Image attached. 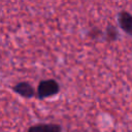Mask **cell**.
Instances as JSON below:
<instances>
[{"label":"cell","mask_w":132,"mask_h":132,"mask_svg":"<svg viewBox=\"0 0 132 132\" xmlns=\"http://www.w3.org/2000/svg\"><path fill=\"white\" fill-rule=\"evenodd\" d=\"M60 91V86L57 80L50 78V79H43L39 82L37 87L36 96L39 99H44L48 97H53L57 95Z\"/></svg>","instance_id":"obj_1"},{"label":"cell","mask_w":132,"mask_h":132,"mask_svg":"<svg viewBox=\"0 0 132 132\" xmlns=\"http://www.w3.org/2000/svg\"><path fill=\"white\" fill-rule=\"evenodd\" d=\"M12 91L24 98H32L36 96V91L32 87V85L27 81L18 82L16 85L12 87Z\"/></svg>","instance_id":"obj_2"},{"label":"cell","mask_w":132,"mask_h":132,"mask_svg":"<svg viewBox=\"0 0 132 132\" xmlns=\"http://www.w3.org/2000/svg\"><path fill=\"white\" fill-rule=\"evenodd\" d=\"M118 21L121 29L125 33L132 36V14L126 10H122L119 13Z\"/></svg>","instance_id":"obj_3"},{"label":"cell","mask_w":132,"mask_h":132,"mask_svg":"<svg viewBox=\"0 0 132 132\" xmlns=\"http://www.w3.org/2000/svg\"><path fill=\"white\" fill-rule=\"evenodd\" d=\"M27 132H62V127L58 124H36L29 127Z\"/></svg>","instance_id":"obj_4"},{"label":"cell","mask_w":132,"mask_h":132,"mask_svg":"<svg viewBox=\"0 0 132 132\" xmlns=\"http://www.w3.org/2000/svg\"><path fill=\"white\" fill-rule=\"evenodd\" d=\"M118 30L116 29L114 26H107L106 28V31H105V39L108 41V42H111V41H114L117 38H118Z\"/></svg>","instance_id":"obj_5"}]
</instances>
